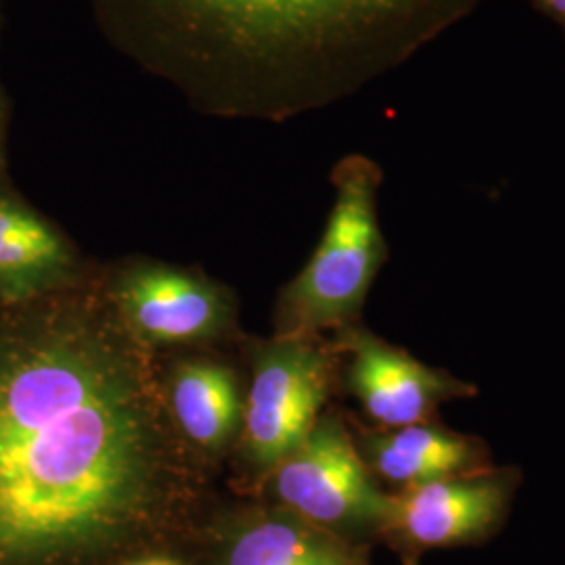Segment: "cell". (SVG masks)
<instances>
[{"instance_id": "obj_1", "label": "cell", "mask_w": 565, "mask_h": 565, "mask_svg": "<svg viewBox=\"0 0 565 565\" xmlns=\"http://www.w3.org/2000/svg\"><path fill=\"white\" fill-rule=\"evenodd\" d=\"M107 282L0 298V565H109L198 501L163 373Z\"/></svg>"}, {"instance_id": "obj_2", "label": "cell", "mask_w": 565, "mask_h": 565, "mask_svg": "<svg viewBox=\"0 0 565 565\" xmlns=\"http://www.w3.org/2000/svg\"><path fill=\"white\" fill-rule=\"evenodd\" d=\"M179 81L231 109L296 116L348 99L482 0H121Z\"/></svg>"}, {"instance_id": "obj_3", "label": "cell", "mask_w": 565, "mask_h": 565, "mask_svg": "<svg viewBox=\"0 0 565 565\" xmlns=\"http://www.w3.org/2000/svg\"><path fill=\"white\" fill-rule=\"evenodd\" d=\"M382 170L364 156H348L333 170L335 202L321 243L282 289L277 335L321 338L356 323L366 294L387 256L377 216Z\"/></svg>"}, {"instance_id": "obj_4", "label": "cell", "mask_w": 565, "mask_h": 565, "mask_svg": "<svg viewBox=\"0 0 565 565\" xmlns=\"http://www.w3.org/2000/svg\"><path fill=\"white\" fill-rule=\"evenodd\" d=\"M268 488L285 511L354 543L380 539L390 492L361 457L350 425L323 413L300 446L268 471Z\"/></svg>"}, {"instance_id": "obj_5", "label": "cell", "mask_w": 565, "mask_h": 565, "mask_svg": "<svg viewBox=\"0 0 565 565\" xmlns=\"http://www.w3.org/2000/svg\"><path fill=\"white\" fill-rule=\"evenodd\" d=\"M338 356L333 343L321 338L277 335L252 348L237 438L245 463L268 473L300 446L338 385Z\"/></svg>"}, {"instance_id": "obj_6", "label": "cell", "mask_w": 565, "mask_h": 565, "mask_svg": "<svg viewBox=\"0 0 565 565\" xmlns=\"http://www.w3.org/2000/svg\"><path fill=\"white\" fill-rule=\"evenodd\" d=\"M520 482V469L490 467L390 492L380 539L404 562L431 548L484 545L503 530Z\"/></svg>"}, {"instance_id": "obj_7", "label": "cell", "mask_w": 565, "mask_h": 565, "mask_svg": "<svg viewBox=\"0 0 565 565\" xmlns=\"http://www.w3.org/2000/svg\"><path fill=\"white\" fill-rule=\"evenodd\" d=\"M333 333L335 352L348 356L343 387L375 427L436 422L443 404L478 394L476 385L445 369L427 366L359 323L345 324Z\"/></svg>"}, {"instance_id": "obj_8", "label": "cell", "mask_w": 565, "mask_h": 565, "mask_svg": "<svg viewBox=\"0 0 565 565\" xmlns=\"http://www.w3.org/2000/svg\"><path fill=\"white\" fill-rule=\"evenodd\" d=\"M107 287L124 323L151 350L212 342L235 323L228 291L177 266L135 264Z\"/></svg>"}, {"instance_id": "obj_9", "label": "cell", "mask_w": 565, "mask_h": 565, "mask_svg": "<svg viewBox=\"0 0 565 565\" xmlns=\"http://www.w3.org/2000/svg\"><path fill=\"white\" fill-rule=\"evenodd\" d=\"M352 434L373 478L394 492L494 467L482 438L455 431L438 419L403 427L359 425Z\"/></svg>"}, {"instance_id": "obj_10", "label": "cell", "mask_w": 565, "mask_h": 565, "mask_svg": "<svg viewBox=\"0 0 565 565\" xmlns=\"http://www.w3.org/2000/svg\"><path fill=\"white\" fill-rule=\"evenodd\" d=\"M218 565H371L363 543L348 541L281 507L252 509L223 525Z\"/></svg>"}, {"instance_id": "obj_11", "label": "cell", "mask_w": 565, "mask_h": 565, "mask_svg": "<svg viewBox=\"0 0 565 565\" xmlns=\"http://www.w3.org/2000/svg\"><path fill=\"white\" fill-rule=\"evenodd\" d=\"M81 277L76 252L60 228L0 182V298H39Z\"/></svg>"}, {"instance_id": "obj_12", "label": "cell", "mask_w": 565, "mask_h": 565, "mask_svg": "<svg viewBox=\"0 0 565 565\" xmlns=\"http://www.w3.org/2000/svg\"><path fill=\"white\" fill-rule=\"evenodd\" d=\"M163 392L182 440L198 455H221L239 438L242 390L226 364L181 361L163 373Z\"/></svg>"}, {"instance_id": "obj_13", "label": "cell", "mask_w": 565, "mask_h": 565, "mask_svg": "<svg viewBox=\"0 0 565 565\" xmlns=\"http://www.w3.org/2000/svg\"><path fill=\"white\" fill-rule=\"evenodd\" d=\"M539 4L545 9L551 18L562 21L565 25V0H539Z\"/></svg>"}, {"instance_id": "obj_14", "label": "cell", "mask_w": 565, "mask_h": 565, "mask_svg": "<svg viewBox=\"0 0 565 565\" xmlns=\"http://www.w3.org/2000/svg\"><path fill=\"white\" fill-rule=\"evenodd\" d=\"M124 565H182L181 562L172 559V557H163V555H147V557H139V559H132L128 564Z\"/></svg>"}, {"instance_id": "obj_15", "label": "cell", "mask_w": 565, "mask_h": 565, "mask_svg": "<svg viewBox=\"0 0 565 565\" xmlns=\"http://www.w3.org/2000/svg\"><path fill=\"white\" fill-rule=\"evenodd\" d=\"M0 166H2V107H0Z\"/></svg>"}, {"instance_id": "obj_16", "label": "cell", "mask_w": 565, "mask_h": 565, "mask_svg": "<svg viewBox=\"0 0 565 565\" xmlns=\"http://www.w3.org/2000/svg\"><path fill=\"white\" fill-rule=\"evenodd\" d=\"M404 565H419V559H406Z\"/></svg>"}]
</instances>
